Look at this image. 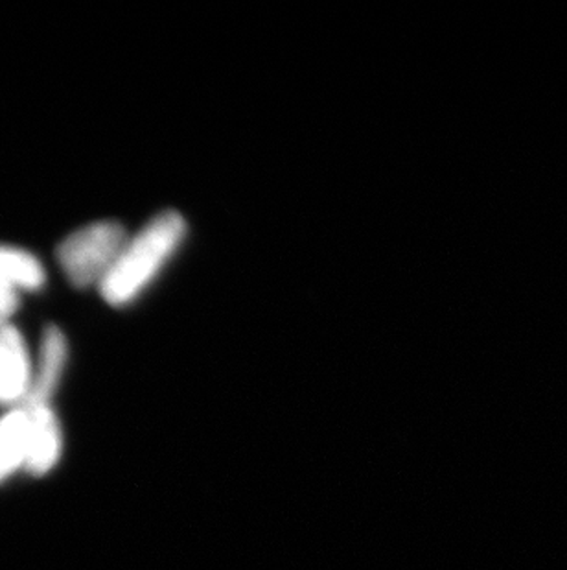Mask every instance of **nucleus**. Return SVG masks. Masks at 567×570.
Instances as JSON below:
<instances>
[{
	"instance_id": "nucleus-1",
	"label": "nucleus",
	"mask_w": 567,
	"mask_h": 570,
	"mask_svg": "<svg viewBox=\"0 0 567 570\" xmlns=\"http://www.w3.org/2000/svg\"><path fill=\"white\" fill-rule=\"evenodd\" d=\"M188 238V222L177 210H162L137 235H129L113 269L100 285L111 307H128L137 302L165 272Z\"/></svg>"
},
{
	"instance_id": "nucleus-2",
	"label": "nucleus",
	"mask_w": 567,
	"mask_h": 570,
	"mask_svg": "<svg viewBox=\"0 0 567 570\" xmlns=\"http://www.w3.org/2000/svg\"><path fill=\"white\" fill-rule=\"evenodd\" d=\"M128 238L129 233L118 222H92L64 237L56 257L70 285L100 288Z\"/></svg>"
},
{
	"instance_id": "nucleus-3",
	"label": "nucleus",
	"mask_w": 567,
	"mask_h": 570,
	"mask_svg": "<svg viewBox=\"0 0 567 570\" xmlns=\"http://www.w3.org/2000/svg\"><path fill=\"white\" fill-rule=\"evenodd\" d=\"M33 358L27 340L11 323L0 325V406L16 409L28 397Z\"/></svg>"
},
{
	"instance_id": "nucleus-4",
	"label": "nucleus",
	"mask_w": 567,
	"mask_h": 570,
	"mask_svg": "<svg viewBox=\"0 0 567 570\" xmlns=\"http://www.w3.org/2000/svg\"><path fill=\"white\" fill-rule=\"evenodd\" d=\"M28 414V446L24 471L30 474L49 473L61 458L63 431L50 404H19Z\"/></svg>"
},
{
	"instance_id": "nucleus-5",
	"label": "nucleus",
	"mask_w": 567,
	"mask_h": 570,
	"mask_svg": "<svg viewBox=\"0 0 567 570\" xmlns=\"http://www.w3.org/2000/svg\"><path fill=\"white\" fill-rule=\"evenodd\" d=\"M69 362V340L56 325L44 327L39 342L38 358L33 361V379L22 404H50L58 392Z\"/></svg>"
},
{
	"instance_id": "nucleus-6",
	"label": "nucleus",
	"mask_w": 567,
	"mask_h": 570,
	"mask_svg": "<svg viewBox=\"0 0 567 570\" xmlns=\"http://www.w3.org/2000/svg\"><path fill=\"white\" fill-rule=\"evenodd\" d=\"M28 446V414L16 406L0 417V484L17 469H24Z\"/></svg>"
},
{
	"instance_id": "nucleus-7",
	"label": "nucleus",
	"mask_w": 567,
	"mask_h": 570,
	"mask_svg": "<svg viewBox=\"0 0 567 570\" xmlns=\"http://www.w3.org/2000/svg\"><path fill=\"white\" fill-rule=\"evenodd\" d=\"M0 281L19 286L22 292H38L47 283L43 263L28 249L0 244Z\"/></svg>"
},
{
	"instance_id": "nucleus-8",
	"label": "nucleus",
	"mask_w": 567,
	"mask_h": 570,
	"mask_svg": "<svg viewBox=\"0 0 567 570\" xmlns=\"http://www.w3.org/2000/svg\"><path fill=\"white\" fill-rule=\"evenodd\" d=\"M22 291L19 286L0 281V325H8L21 305Z\"/></svg>"
}]
</instances>
